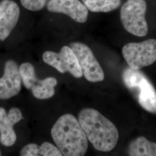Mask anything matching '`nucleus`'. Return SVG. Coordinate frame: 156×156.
I'll return each instance as SVG.
<instances>
[{"instance_id": "nucleus-1", "label": "nucleus", "mask_w": 156, "mask_h": 156, "mask_svg": "<svg viewBox=\"0 0 156 156\" xmlns=\"http://www.w3.org/2000/svg\"><path fill=\"white\" fill-rule=\"evenodd\" d=\"M78 120L95 149L109 152L115 147L119 137L117 128L100 112L83 109L79 113Z\"/></svg>"}, {"instance_id": "nucleus-2", "label": "nucleus", "mask_w": 156, "mask_h": 156, "mask_svg": "<svg viewBox=\"0 0 156 156\" xmlns=\"http://www.w3.org/2000/svg\"><path fill=\"white\" fill-rule=\"evenodd\" d=\"M51 135L62 156H83L88 149V139L79 120L71 114L59 117Z\"/></svg>"}, {"instance_id": "nucleus-3", "label": "nucleus", "mask_w": 156, "mask_h": 156, "mask_svg": "<svg viewBox=\"0 0 156 156\" xmlns=\"http://www.w3.org/2000/svg\"><path fill=\"white\" fill-rule=\"evenodd\" d=\"M122 78L125 86L134 94L141 107L148 112L156 113V90L145 74L128 67L123 71Z\"/></svg>"}, {"instance_id": "nucleus-4", "label": "nucleus", "mask_w": 156, "mask_h": 156, "mask_svg": "<svg viewBox=\"0 0 156 156\" xmlns=\"http://www.w3.org/2000/svg\"><path fill=\"white\" fill-rule=\"evenodd\" d=\"M147 4L145 0H127L120 10V19L124 29L136 37H145L148 33L145 19Z\"/></svg>"}, {"instance_id": "nucleus-5", "label": "nucleus", "mask_w": 156, "mask_h": 156, "mask_svg": "<svg viewBox=\"0 0 156 156\" xmlns=\"http://www.w3.org/2000/svg\"><path fill=\"white\" fill-rule=\"evenodd\" d=\"M122 54L129 67L133 69L151 66L156 61V39L127 44L123 46Z\"/></svg>"}, {"instance_id": "nucleus-6", "label": "nucleus", "mask_w": 156, "mask_h": 156, "mask_svg": "<svg viewBox=\"0 0 156 156\" xmlns=\"http://www.w3.org/2000/svg\"><path fill=\"white\" fill-rule=\"evenodd\" d=\"M69 47L76 56L86 79L91 82L103 81L104 71L89 47L80 42L71 43Z\"/></svg>"}, {"instance_id": "nucleus-7", "label": "nucleus", "mask_w": 156, "mask_h": 156, "mask_svg": "<svg viewBox=\"0 0 156 156\" xmlns=\"http://www.w3.org/2000/svg\"><path fill=\"white\" fill-rule=\"evenodd\" d=\"M42 58L46 64L54 67L62 73L68 72L76 78L83 76L78 58L69 46H63L59 53L46 51Z\"/></svg>"}, {"instance_id": "nucleus-8", "label": "nucleus", "mask_w": 156, "mask_h": 156, "mask_svg": "<svg viewBox=\"0 0 156 156\" xmlns=\"http://www.w3.org/2000/svg\"><path fill=\"white\" fill-rule=\"evenodd\" d=\"M47 9L51 12L67 15L76 22L84 23L87 20L89 10L79 0H50Z\"/></svg>"}, {"instance_id": "nucleus-9", "label": "nucleus", "mask_w": 156, "mask_h": 156, "mask_svg": "<svg viewBox=\"0 0 156 156\" xmlns=\"http://www.w3.org/2000/svg\"><path fill=\"white\" fill-rule=\"evenodd\" d=\"M22 79L16 63L6 62L3 76L0 78V99L6 100L16 95L20 91Z\"/></svg>"}, {"instance_id": "nucleus-10", "label": "nucleus", "mask_w": 156, "mask_h": 156, "mask_svg": "<svg viewBox=\"0 0 156 156\" xmlns=\"http://www.w3.org/2000/svg\"><path fill=\"white\" fill-rule=\"evenodd\" d=\"M20 9L11 0H4L0 4V40L4 41L10 35L19 20Z\"/></svg>"}, {"instance_id": "nucleus-11", "label": "nucleus", "mask_w": 156, "mask_h": 156, "mask_svg": "<svg viewBox=\"0 0 156 156\" xmlns=\"http://www.w3.org/2000/svg\"><path fill=\"white\" fill-rule=\"evenodd\" d=\"M127 152L131 156H156V142L139 136L130 143Z\"/></svg>"}, {"instance_id": "nucleus-12", "label": "nucleus", "mask_w": 156, "mask_h": 156, "mask_svg": "<svg viewBox=\"0 0 156 156\" xmlns=\"http://www.w3.org/2000/svg\"><path fill=\"white\" fill-rule=\"evenodd\" d=\"M13 125L9 120L5 110L0 107V142L5 146H11L16 141Z\"/></svg>"}, {"instance_id": "nucleus-13", "label": "nucleus", "mask_w": 156, "mask_h": 156, "mask_svg": "<svg viewBox=\"0 0 156 156\" xmlns=\"http://www.w3.org/2000/svg\"><path fill=\"white\" fill-rule=\"evenodd\" d=\"M57 84L56 78L49 77L38 81L31 89L34 96L39 100H46L51 98L55 93V87Z\"/></svg>"}, {"instance_id": "nucleus-14", "label": "nucleus", "mask_w": 156, "mask_h": 156, "mask_svg": "<svg viewBox=\"0 0 156 156\" xmlns=\"http://www.w3.org/2000/svg\"><path fill=\"white\" fill-rule=\"evenodd\" d=\"M87 9L91 12H109L117 9L122 0H82Z\"/></svg>"}, {"instance_id": "nucleus-15", "label": "nucleus", "mask_w": 156, "mask_h": 156, "mask_svg": "<svg viewBox=\"0 0 156 156\" xmlns=\"http://www.w3.org/2000/svg\"><path fill=\"white\" fill-rule=\"evenodd\" d=\"M19 72L24 86L28 89L31 90L38 80L36 77L33 66L28 62L23 63L19 67Z\"/></svg>"}, {"instance_id": "nucleus-16", "label": "nucleus", "mask_w": 156, "mask_h": 156, "mask_svg": "<svg viewBox=\"0 0 156 156\" xmlns=\"http://www.w3.org/2000/svg\"><path fill=\"white\" fill-rule=\"evenodd\" d=\"M39 156H62V152L55 145L49 142H44L39 147Z\"/></svg>"}, {"instance_id": "nucleus-17", "label": "nucleus", "mask_w": 156, "mask_h": 156, "mask_svg": "<svg viewBox=\"0 0 156 156\" xmlns=\"http://www.w3.org/2000/svg\"><path fill=\"white\" fill-rule=\"evenodd\" d=\"M48 0H20L26 9L31 11H38L44 8Z\"/></svg>"}, {"instance_id": "nucleus-18", "label": "nucleus", "mask_w": 156, "mask_h": 156, "mask_svg": "<svg viewBox=\"0 0 156 156\" xmlns=\"http://www.w3.org/2000/svg\"><path fill=\"white\" fill-rule=\"evenodd\" d=\"M39 147L34 144H30L25 146L20 152V155L22 156H39Z\"/></svg>"}, {"instance_id": "nucleus-19", "label": "nucleus", "mask_w": 156, "mask_h": 156, "mask_svg": "<svg viewBox=\"0 0 156 156\" xmlns=\"http://www.w3.org/2000/svg\"><path fill=\"white\" fill-rule=\"evenodd\" d=\"M9 120L13 124L19 122L22 119V113L20 110L16 108H13L10 109L8 114Z\"/></svg>"}, {"instance_id": "nucleus-20", "label": "nucleus", "mask_w": 156, "mask_h": 156, "mask_svg": "<svg viewBox=\"0 0 156 156\" xmlns=\"http://www.w3.org/2000/svg\"><path fill=\"white\" fill-rule=\"evenodd\" d=\"M0 155H1V153H0Z\"/></svg>"}]
</instances>
